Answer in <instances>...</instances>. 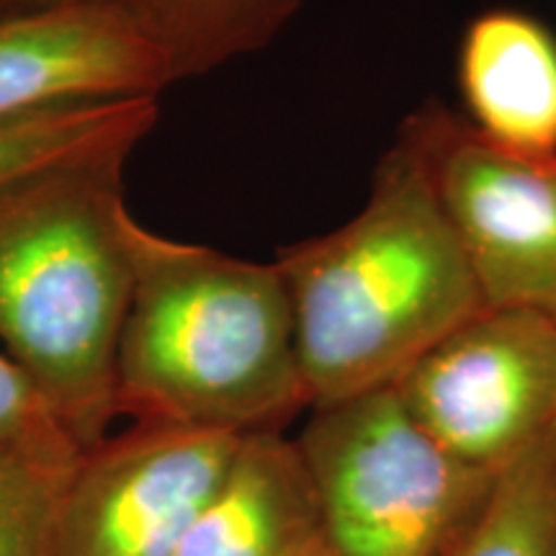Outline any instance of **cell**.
<instances>
[{"instance_id": "2", "label": "cell", "mask_w": 556, "mask_h": 556, "mask_svg": "<svg viewBox=\"0 0 556 556\" xmlns=\"http://www.w3.org/2000/svg\"><path fill=\"white\" fill-rule=\"evenodd\" d=\"M124 232L131 296L116 348V417L250 435L283 433L312 407L276 261L170 240L131 212Z\"/></svg>"}, {"instance_id": "9", "label": "cell", "mask_w": 556, "mask_h": 556, "mask_svg": "<svg viewBox=\"0 0 556 556\" xmlns=\"http://www.w3.org/2000/svg\"><path fill=\"white\" fill-rule=\"evenodd\" d=\"M173 556H332L294 438L242 435L225 482Z\"/></svg>"}, {"instance_id": "12", "label": "cell", "mask_w": 556, "mask_h": 556, "mask_svg": "<svg viewBox=\"0 0 556 556\" xmlns=\"http://www.w3.org/2000/svg\"><path fill=\"white\" fill-rule=\"evenodd\" d=\"M157 119L160 101L139 96L75 103L5 124L0 127V180L93 152H135Z\"/></svg>"}, {"instance_id": "17", "label": "cell", "mask_w": 556, "mask_h": 556, "mask_svg": "<svg viewBox=\"0 0 556 556\" xmlns=\"http://www.w3.org/2000/svg\"><path fill=\"white\" fill-rule=\"evenodd\" d=\"M548 435H552V438H554V441H556V420H554V426H552V430H548Z\"/></svg>"}, {"instance_id": "14", "label": "cell", "mask_w": 556, "mask_h": 556, "mask_svg": "<svg viewBox=\"0 0 556 556\" xmlns=\"http://www.w3.org/2000/svg\"><path fill=\"white\" fill-rule=\"evenodd\" d=\"M70 471L0 454V556H62L60 507Z\"/></svg>"}, {"instance_id": "1", "label": "cell", "mask_w": 556, "mask_h": 556, "mask_svg": "<svg viewBox=\"0 0 556 556\" xmlns=\"http://www.w3.org/2000/svg\"><path fill=\"white\" fill-rule=\"evenodd\" d=\"M276 266L294 304L312 407L394 387L448 332L490 309L409 119L356 217L281 248Z\"/></svg>"}, {"instance_id": "7", "label": "cell", "mask_w": 556, "mask_h": 556, "mask_svg": "<svg viewBox=\"0 0 556 556\" xmlns=\"http://www.w3.org/2000/svg\"><path fill=\"white\" fill-rule=\"evenodd\" d=\"M240 441L131 422L86 448L62 490V556H173L225 482Z\"/></svg>"}, {"instance_id": "6", "label": "cell", "mask_w": 556, "mask_h": 556, "mask_svg": "<svg viewBox=\"0 0 556 556\" xmlns=\"http://www.w3.org/2000/svg\"><path fill=\"white\" fill-rule=\"evenodd\" d=\"M486 307L556 317V155H520L438 101L409 116Z\"/></svg>"}, {"instance_id": "15", "label": "cell", "mask_w": 556, "mask_h": 556, "mask_svg": "<svg viewBox=\"0 0 556 556\" xmlns=\"http://www.w3.org/2000/svg\"><path fill=\"white\" fill-rule=\"evenodd\" d=\"M0 454L70 471L83 448L52 413L39 389L0 351Z\"/></svg>"}, {"instance_id": "3", "label": "cell", "mask_w": 556, "mask_h": 556, "mask_svg": "<svg viewBox=\"0 0 556 556\" xmlns=\"http://www.w3.org/2000/svg\"><path fill=\"white\" fill-rule=\"evenodd\" d=\"M129 155L93 152L0 180V345L83 451L116 420Z\"/></svg>"}, {"instance_id": "8", "label": "cell", "mask_w": 556, "mask_h": 556, "mask_svg": "<svg viewBox=\"0 0 556 556\" xmlns=\"http://www.w3.org/2000/svg\"><path fill=\"white\" fill-rule=\"evenodd\" d=\"M168 86L116 0L0 18V127L75 103L157 99Z\"/></svg>"}, {"instance_id": "4", "label": "cell", "mask_w": 556, "mask_h": 556, "mask_svg": "<svg viewBox=\"0 0 556 556\" xmlns=\"http://www.w3.org/2000/svg\"><path fill=\"white\" fill-rule=\"evenodd\" d=\"M294 443L332 556H454L497 479L438 446L394 387L312 407Z\"/></svg>"}, {"instance_id": "10", "label": "cell", "mask_w": 556, "mask_h": 556, "mask_svg": "<svg viewBox=\"0 0 556 556\" xmlns=\"http://www.w3.org/2000/svg\"><path fill=\"white\" fill-rule=\"evenodd\" d=\"M456 67L479 135L520 155H556V39L544 21L518 9L479 13Z\"/></svg>"}, {"instance_id": "5", "label": "cell", "mask_w": 556, "mask_h": 556, "mask_svg": "<svg viewBox=\"0 0 556 556\" xmlns=\"http://www.w3.org/2000/svg\"><path fill=\"white\" fill-rule=\"evenodd\" d=\"M394 389L438 446L500 475L556 420V317L523 307L479 312L417 358Z\"/></svg>"}, {"instance_id": "16", "label": "cell", "mask_w": 556, "mask_h": 556, "mask_svg": "<svg viewBox=\"0 0 556 556\" xmlns=\"http://www.w3.org/2000/svg\"><path fill=\"white\" fill-rule=\"evenodd\" d=\"M103 3V0H0V18L3 16H31V13H47L70 5Z\"/></svg>"}, {"instance_id": "13", "label": "cell", "mask_w": 556, "mask_h": 556, "mask_svg": "<svg viewBox=\"0 0 556 556\" xmlns=\"http://www.w3.org/2000/svg\"><path fill=\"white\" fill-rule=\"evenodd\" d=\"M454 556H556V441L544 435L503 469Z\"/></svg>"}, {"instance_id": "11", "label": "cell", "mask_w": 556, "mask_h": 556, "mask_svg": "<svg viewBox=\"0 0 556 556\" xmlns=\"http://www.w3.org/2000/svg\"><path fill=\"white\" fill-rule=\"evenodd\" d=\"M163 60L168 83L261 52L304 0H116Z\"/></svg>"}]
</instances>
